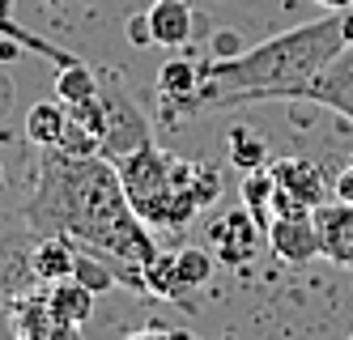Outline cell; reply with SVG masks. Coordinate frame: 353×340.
I'll use <instances>...</instances> for the list:
<instances>
[{"label":"cell","instance_id":"cell-11","mask_svg":"<svg viewBox=\"0 0 353 340\" xmlns=\"http://www.w3.org/2000/svg\"><path fill=\"white\" fill-rule=\"evenodd\" d=\"M145 13H149V30H154V47H183L192 39L196 17L188 0H154Z\"/></svg>","mask_w":353,"mask_h":340},{"label":"cell","instance_id":"cell-28","mask_svg":"<svg viewBox=\"0 0 353 340\" xmlns=\"http://www.w3.org/2000/svg\"><path fill=\"white\" fill-rule=\"evenodd\" d=\"M0 13H5V17H9V0H0Z\"/></svg>","mask_w":353,"mask_h":340},{"label":"cell","instance_id":"cell-16","mask_svg":"<svg viewBox=\"0 0 353 340\" xmlns=\"http://www.w3.org/2000/svg\"><path fill=\"white\" fill-rule=\"evenodd\" d=\"M239 196H243V208H247V213L264 226V234H268V226H272V196H276L272 170H268V166H260V170H243Z\"/></svg>","mask_w":353,"mask_h":340},{"label":"cell","instance_id":"cell-2","mask_svg":"<svg viewBox=\"0 0 353 340\" xmlns=\"http://www.w3.org/2000/svg\"><path fill=\"white\" fill-rule=\"evenodd\" d=\"M345 51L341 13H323L302 21L285 34H272L256 47L200 64V90L192 115L200 111H230L247 102H302L311 81Z\"/></svg>","mask_w":353,"mask_h":340},{"label":"cell","instance_id":"cell-23","mask_svg":"<svg viewBox=\"0 0 353 340\" xmlns=\"http://www.w3.org/2000/svg\"><path fill=\"white\" fill-rule=\"evenodd\" d=\"M332 200L353 204V158L345 162V170H341V174H336V183H332Z\"/></svg>","mask_w":353,"mask_h":340},{"label":"cell","instance_id":"cell-9","mask_svg":"<svg viewBox=\"0 0 353 340\" xmlns=\"http://www.w3.org/2000/svg\"><path fill=\"white\" fill-rule=\"evenodd\" d=\"M200 90V64L192 60H166L158 72V102H162V119H188L192 102Z\"/></svg>","mask_w":353,"mask_h":340},{"label":"cell","instance_id":"cell-10","mask_svg":"<svg viewBox=\"0 0 353 340\" xmlns=\"http://www.w3.org/2000/svg\"><path fill=\"white\" fill-rule=\"evenodd\" d=\"M315 230H319L323 259L353 268V204H341V200L319 204L315 208Z\"/></svg>","mask_w":353,"mask_h":340},{"label":"cell","instance_id":"cell-20","mask_svg":"<svg viewBox=\"0 0 353 340\" xmlns=\"http://www.w3.org/2000/svg\"><path fill=\"white\" fill-rule=\"evenodd\" d=\"M72 277H77L85 290H94V294H107V290H115V272H111V264L103 255H94V251H77V264H72Z\"/></svg>","mask_w":353,"mask_h":340},{"label":"cell","instance_id":"cell-1","mask_svg":"<svg viewBox=\"0 0 353 340\" xmlns=\"http://www.w3.org/2000/svg\"><path fill=\"white\" fill-rule=\"evenodd\" d=\"M26 226L39 239H68L90 247L107 264L145 268L158 255L149 226L132 213L111 158H68L60 149H39L26 192Z\"/></svg>","mask_w":353,"mask_h":340},{"label":"cell","instance_id":"cell-6","mask_svg":"<svg viewBox=\"0 0 353 340\" xmlns=\"http://www.w3.org/2000/svg\"><path fill=\"white\" fill-rule=\"evenodd\" d=\"M103 111H107L103 158L119 162V158H128V153H137V149H145V145H154V128H149L145 111H141L119 86L103 90Z\"/></svg>","mask_w":353,"mask_h":340},{"label":"cell","instance_id":"cell-27","mask_svg":"<svg viewBox=\"0 0 353 340\" xmlns=\"http://www.w3.org/2000/svg\"><path fill=\"white\" fill-rule=\"evenodd\" d=\"M315 5L327 13H345V9H353V0H315Z\"/></svg>","mask_w":353,"mask_h":340},{"label":"cell","instance_id":"cell-3","mask_svg":"<svg viewBox=\"0 0 353 340\" xmlns=\"http://www.w3.org/2000/svg\"><path fill=\"white\" fill-rule=\"evenodd\" d=\"M119 183L128 196L132 213L154 230V226H170L183 230L192 217H200L205 208L221 196V174L209 162H188L174 153L145 145L128 158H119Z\"/></svg>","mask_w":353,"mask_h":340},{"label":"cell","instance_id":"cell-5","mask_svg":"<svg viewBox=\"0 0 353 340\" xmlns=\"http://www.w3.org/2000/svg\"><path fill=\"white\" fill-rule=\"evenodd\" d=\"M260 239H264V226L251 217L243 204L225 208V213H217L205 226V247L213 251V259L225 264V268H247L251 259L260 255Z\"/></svg>","mask_w":353,"mask_h":340},{"label":"cell","instance_id":"cell-7","mask_svg":"<svg viewBox=\"0 0 353 340\" xmlns=\"http://www.w3.org/2000/svg\"><path fill=\"white\" fill-rule=\"evenodd\" d=\"M268 247L281 264H311L315 255H323L319 247V230H315V213H285L272 217L268 226Z\"/></svg>","mask_w":353,"mask_h":340},{"label":"cell","instance_id":"cell-17","mask_svg":"<svg viewBox=\"0 0 353 340\" xmlns=\"http://www.w3.org/2000/svg\"><path fill=\"white\" fill-rule=\"evenodd\" d=\"M98 94H103V86H98V72L90 64L77 60V64H68V68L56 72V98L64 102V107H77V102H90Z\"/></svg>","mask_w":353,"mask_h":340},{"label":"cell","instance_id":"cell-13","mask_svg":"<svg viewBox=\"0 0 353 340\" xmlns=\"http://www.w3.org/2000/svg\"><path fill=\"white\" fill-rule=\"evenodd\" d=\"M72 264H77V243H68V239H39L30 251V277L43 285L68 281Z\"/></svg>","mask_w":353,"mask_h":340},{"label":"cell","instance_id":"cell-12","mask_svg":"<svg viewBox=\"0 0 353 340\" xmlns=\"http://www.w3.org/2000/svg\"><path fill=\"white\" fill-rule=\"evenodd\" d=\"M43 302H47V310H52L64 328H72V332H77L81 323H90V315H94V290H85L77 277L47 285V298H43Z\"/></svg>","mask_w":353,"mask_h":340},{"label":"cell","instance_id":"cell-14","mask_svg":"<svg viewBox=\"0 0 353 340\" xmlns=\"http://www.w3.org/2000/svg\"><path fill=\"white\" fill-rule=\"evenodd\" d=\"M68 128V107L56 98V102H34V107L26 111V141L34 149H56L60 137Z\"/></svg>","mask_w":353,"mask_h":340},{"label":"cell","instance_id":"cell-30","mask_svg":"<svg viewBox=\"0 0 353 340\" xmlns=\"http://www.w3.org/2000/svg\"><path fill=\"white\" fill-rule=\"evenodd\" d=\"M349 340H353V336H349Z\"/></svg>","mask_w":353,"mask_h":340},{"label":"cell","instance_id":"cell-26","mask_svg":"<svg viewBox=\"0 0 353 340\" xmlns=\"http://www.w3.org/2000/svg\"><path fill=\"white\" fill-rule=\"evenodd\" d=\"M341 34H345V47H353V9L341 13Z\"/></svg>","mask_w":353,"mask_h":340},{"label":"cell","instance_id":"cell-18","mask_svg":"<svg viewBox=\"0 0 353 340\" xmlns=\"http://www.w3.org/2000/svg\"><path fill=\"white\" fill-rule=\"evenodd\" d=\"M174 264H179V281H183V290H200L209 277H213V251L209 247H174Z\"/></svg>","mask_w":353,"mask_h":340},{"label":"cell","instance_id":"cell-8","mask_svg":"<svg viewBox=\"0 0 353 340\" xmlns=\"http://www.w3.org/2000/svg\"><path fill=\"white\" fill-rule=\"evenodd\" d=\"M302 102H319V107L336 111L341 119H349V123H353V47H345L341 56H336L332 64H327V68L315 77Z\"/></svg>","mask_w":353,"mask_h":340},{"label":"cell","instance_id":"cell-21","mask_svg":"<svg viewBox=\"0 0 353 340\" xmlns=\"http://www.w3.org/2000/svg\"><path fill=\"white\" fill-rule=\"evenodd\" d=\"M56 149L68 153V158H98V153H103V141H98L90 128H81L77 119H68V128H64V137H60Z\"/></svg>","mask_w":353,"mask_h":340},{"label":"cell","instance_id":"cell-15","mask_svg":"<svg viewBox=\"0 0 353 340\" xmlns=\"http://www.w3.org/2000/svg\"><path fill=\"white\" fill-rule=\"evenodd\" d=\"M145 294H154V298H170V302H179L188 306V290H183V281H179V264H174V251H158L154 259L145 264Z\"/></svg>","mask_w":353,"mask_h":340},{"label":"cell","instance_id":"cell-29","mask_svg":"<svg viewBox=\"0 0 353 340\" xmlns=\"http://www.w3.org/2000/svg\"><path fill=\"white\" fill-rule=\"evenodd\" d=\"M47 5H64V0H47Z\"/></svg>","mask_w":353,"mask_h":340},{"label":"cell","instance_id":"cell-4","mask_svg":"<svg viewBox=\"0 0 353 340\" xmlns=\"http://www.w3.org/2000/svg\"><path fill=\"white\" fill-rule=\"evenodd\" d=\"M272 183H276V196H272V217H285V213H315L319 204H327L332 188H327L323 170L311 158H276L268 162Z\"/></svg>","mask_w":353,"mask_h":340},{"label":"cell","instance_id":"cell-25","mask_svg":"<svg viewBox=\"0 0 353 340\" xmlns=\"http://www.w3.org/2000/svg\"><path fill=\"white\" fill-rule=\"evenodd\" d=\"M123 340H196V336H188V332H162V328H141V332L123 336Z\"/></svg>","mask_w":353,"mask_h":340},{"label":"cell","instance_id":"cell-19","mask_svg":"<svg viewBox=\"0 0 353 340\" xmlns=\"http://www.w3.org/2000/svg\"><path fill=\"white\" fill-rule=\"evenodd\" d=\"M230 162L239 166V170H260V166H268V145L251 132V128H234L230 132Z\"/></svg>","mask_w":353,"mask_h":340},{"label":"cell","instance_id":"cell-24","mask_svg":"<svg viewBox=\"0 0 353 340\" xmlns=\"http://www.w3.org/2000/svg\"><path fill=\"white\" fill-rule=\"evenodd\" d=\"M213 51H217V60H225V56H239V51H247V47L239 43L234 30H221V34L213 39Z\"/></svg>","mask_w":353,"mask_h":340},{"label":"cell","instance_id":"cell-22","mask_svg":"<svg viewBox=\"0 0 353 340\" xmlns=\"http://www.w3.org/2000/svg\"><path fill=\"white\" fill-rule=\"evenodd\" d=\"M123 34H128L132 47H154V30H149V13H137L128 17V26H123Z\"/></svg>","mask_w":353,"mask_h":340}]
</instances>
